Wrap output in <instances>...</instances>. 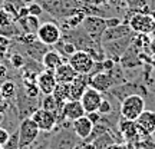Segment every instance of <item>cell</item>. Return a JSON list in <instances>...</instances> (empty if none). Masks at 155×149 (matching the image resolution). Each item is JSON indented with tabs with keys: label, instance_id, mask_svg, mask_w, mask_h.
Instances as JSON below:
<instances>
[{
	"label": "cell",
	"instance_id": "cell-37",
	"mask_svg": "<svg viewBox=\"0 0 155 149\" xmlns=\"http://www.w3.org/2000/svg\"><path fill=\"white\" fill-rule=\"evenodd\" d=\"M3 102V96H2V93H0V103Z\"/></svg>",
	"mask_w": 155,
	"mask_h": 149
},
{
	"label": "cell",
	"instance_id": "cell-31",
	"mask_svg": "<svg viewBox=\"0 0 155 149\" xmlns=\"http://www.w3.org/2000/svg\"><path fill=\"white\" fill-rule=\"evenodd\" d=\"M9 138H10V133H9V131H7V129H5L3 126H0V146H3V145L9 141Z\"/></svg>",
	"mask_w": 155,
	"mask_h": 149
},
{
	"label": "cell",
	"instance_id": "cell-34",
	"mask_svg": "<svg viewBox=\"0 0 155 149\" xmlns=\"http://www.w3.org/2000/svg\"><path fill=\"white\" fill-rule=\"evenodd\" d=\"M20 2H22V5H26V6H28V5H30V3H33L35 0H20Z\"/></svg>",
	"mask_w": 155,
	"mask_h": 149
},
{
	"label": "cell",
	"instance_id": "cell-6",
	"mask_svg": "<svg viewBox=\"0 0 155 149\" xmlns=\"http://www.w3.org/2000/svg\"><path fill=\"white\" fill-rule=\"evenodd\" d=\"M127 23L132 32L139 34H150L155 30V20L150 13H132Z\"/></svg>",
	"mask_w": 155,
	"mask_h": 149
},
{
	"label": "cell",
	"instance_id": "cell-16",
	"mask_svg": "<svg viewBox=\"0 0 155 149\" xmlns=\"http://www.w3.org/2000/svg\"><path fill=\"white\" fill-rule=\"evenodd\" d=\"M42 66L48 70H55L58 66H61L62 63H65V57L58 52V50H48L43 56H42Z\"/></svg>",
	"mask_w": 155,
	"mask_h": 149
},
{
	"label": "cell",
	"instance_id": "cell-32",
	"mask_svg": "<svg viewBox=\"0 0 155 149\" xmlns=\"http://www.w3.org/2000/svg\"><path fill=\"white\" fill-rule=\"evenodd\" d=\"M108 2L109 0H89V3L94 6H102V5H105V3H108Z\"/></svg>",
	"mask_w": 155,
	"mask_h": 149
},
{
	"label": "cell",
	"instance_id": "cell-23",
	"mask_svg": "<svg viewBox=\"0 0 155 149\" xmlns=\"http://www.w3.org/2000/svg\"><path fill=\"white\" fill-rule=\"evenodd\" d=\"M9 59H10L12 66L15 67V69H17V70H20V69L26 65V57H25L22 53H19V52H16V53H12Z\"/></svg>",
	"mask_w": 155,
	"mask_h": 149
},
{
	"label": "cell",
	"instance_id": "cell-19",
	"mask_svg": "<svg viewBox=\"0 0 155 149\" xmlns=\"http://www.w3.org/2000/svg\"><path fill=\"white\" fill-rule=\"evenodd\" d=\"M45 98L42 99V102H40V108L42 109H45V111H49V112H53V113H56V116L61 115V111H62V106L58 100L55 99V96L53 95H43Z\"/></svg>",
	"mask_w": 155,
	"mask_h": 149
},
{
	"label": "cell",
	"instance_id": "cell-2",
	"mask_svg": "<svg viewBox=\"0 0 155 149\" xmlns=\"http://www.w3.org/2000/svg\"><path fill=\"white\" fill-rule=\"evenodd\" d=\"M121 118L128 121H137L142 112L145 111V99L137 93H132L121 100Z\"/></svg>",
	"mask_w": 155,
	"mask_h": 149
},
{
	"label": "cell",
	"instance_id": "cell-36",
	"mask_svg": "<svg viewBox=\"0 0 155 149\" xmlns=\"http://www.w3.org/2000/svg\"><path fill=\"white\" fill-rule=\"evenodd\" d=\"M150 15H151V16H152V19H154V20H155V10H152V11H151V13H150Z\"/></svg>",
	"mask_w": 155,
	"mask_h": 149
},
{
	"label": "cell",
	"instance_id": "cell-15",
	"mask_svg": "<svg viewBox=\"0 0 155 149\" xmlns=\"http://www.w3.org/2000/svg\"><path fill=\"white\" fill-rule=\"evenodd\" d=\"M53 73H55L56 82L58 83H66V85L72 83L78 76V73L73 70L72 66H71L68 62H65V63H62L61 66L56 67L55 70H53Z\"/></svg>",
	"mask_w": 155,
	"mask_h": 149
},
{
	"label": "cell",
	"instance_id": "cell-8",
	"mask_svg": "<svg viewBox=\"0 0 155 149\" xmlns=\"http://www.w3.org/2000/svg\"><path fill=\"white\" fill-rule=\"evenodd\" d=\"M79 100H81V103H82L83 109H85L86 113L88 112H95V111H98L101 102L104 100V93H101L99 90L88 86V88L85 89V92L82 93Z\"/></svg>",
	"mask_w": 155,
	"mask_h": 149
},
{
	"label": "cell",
	"instance_id": "cell-13",
	"mask_svg": "<svg viewBox=\"0 0 155 149\" xmlns=\"http://www.w3.org/2000/svg\"><path fill=\"white\" fill-rule=\"evenodd\" d=\"M89 86L99 90L101 93H106L108 90L114 88V82L109 72H98L89 77Z\"/></svg>",
	"mask_w": 155,
	"mask_h": 149
},
{
	"label": "cell",
	"instance_id": "cell-4",
	"mask_svg": "<svg viewBox=\"0 0 155 149\" xmlns=\"http://www.w3.org/2000/svg\"><path fill=\"white\" fill-rule=\"evenodd\" d=\"M81 28L89 37L92 39L96 43H101V37L104 32L106 30V23L105 17L95 16V15H88L85 16V19L81 23Z\"/></svg>",
	"mask_w": 155,
	"mask_h": 149
},
{
	"label": "cell",
	"instance_id": "cell-17",
	"mask_svg": "<svg viewBox=\"0 0 155 149\" xmlns=\"http://www.w3.org/2000/svg\"><path fill=\"white\" fill-rule=\"evenodd\" d=\"M119 128H121L124 139H128V141H131L134 138H138V135H141L135 121H128V119L122 118V121L119 122Z\"/></svg>",
	"mask_w": 155,
	"mask_h": 149
},
{
	"label": "cell",
	"instance_id": "cell-38",
	"mask_svg": "<svg viewBox=\"0 0 155 149\" xmlns=\"http://www.w3.org/2000/svg\"><path fill=\"white\" fill-rule=\"evenodd\" d=\"M2 121H3V115L0 113V123H2Z\"/></svg>",
	"mask_w": 155,
	"mask_h": 149
},
{
	"label": "cell",
	"instance_id": "cell-25",
	"mask_svg": "<svg viewBox=\"0 0 155 149\" xmlns=\"http://www.w3.org/2000/svg\"><path fill=\"white\" fill-rule=\"evenodd\" d=\"M98 112H99L102 116H108L112 112V103L108 99H105V98H104V100L101 102L99 108H98Z\"/></svg>",
	"mask_w": 155,
	"mask_h": 149
},
{
	"label": "cell",
	"instance_id": "cell-35",
	"mask_svg": "<svg viewBox=\"0 0 155 149\" xmlns=\"http://www.w3.org/2000/svg\"><path fill=\"white\" fill-rule=\"evenodd\" d=\"M151 138H152V139H154V141H155V129H154V131H152V132H151Z\"/></svg>",
	"mask_w": 155,
	"mask_h": 149
},
{
	"label": "cell",
	"instance_id": "cell-5",
	"mask_svg": "<svg viewBox=\"0 0 155 149\" xmlns=\"http://www.w3.org/2000/svg\"><path fill=\"white\" fill-rule=\"evenodd\" d=\"M36 37L45 46H55L62 37V30L56 22H43L36 32Z\"/></svg>",
	"mask_w": 155,
	"mask_h": 149
},
{
	"label": "cell",
	"instance_id": "cell-10",
	"mask_svg": "<svg viewBox=\"0 0 155 149\" xmlns=\"http://www.w3.org/2000/svg\"><path fill=\"white\" fill-rule=\"evenodd\" d=\"M85 109H83L82 103L81 100H73V99H69L66 100L63 106H62V111H61V116H63V119H66L69 122H73L85 116Z\"/></svg>",
	"mask_w": 155,
	"mask_h": 149
},
{
	"label": "cell",
	"instance_id": "cell-24",
	"mask_svg": "<svg viewBox=\"0 0 155 149\" xmlns=\"http://www.w3.org/2000/svg\"><path fill=\"white\" fill-rule=\"evenodd\" d=\"M2 148L3 149H19V135H17V131L15 133H12L9 141Z\"/></svg>",
	"mask_w": 155,
	"mask_h": 149
},
{
	"label": "cell",
	"instance_id": "cell-9",
	"mask_svg": "<svg viewBox=\"0 0 155 149\" xmlns=\"http://www.w3.org/2000/svg\"><path fill=\"white\" fill-rule=\"evenodd\" d=\"M36 85H38V88H39V90H40L42 95H52L53 93L56 85H58L53 70L43 69V70L38 75V77H36Z\"/></svg>",
	"mask_w": 155,
	"mask_h": 149
},
{
	"label": "cell",
	"instance_id": "cell-33",
	"mask_svg": "<svg viewBox=\"0 0 155 149\" xmlns=\"http://www.w3.org/2000/svg\"><path fill=\"white\" fill-rule=\"evenodd\" d=\"M6 73H7V67L0 63V79H3L6 76Z\"/></svg>",
	"mask_w": 155,
	"mask_h": 149
},
{
	"label": "cell",
	"instance_id": "cell-30",
	"mask_svg": "<svg viewBox=\"0 0 155 149\" xmlns=\"http://www.w3.org/2000/svg\"><path fill=\"white\" fill-rule=\"evenodd\" d=\"M105 23H106V29L108 28H116L122 23V20L119 17H105Z\"/></svg>",
	"mask_w": 155,
	"mask_h": 149
},
{
	"label": "cell",
	"instance_id": "cell-18",
	"mask_svg": "<svg viewBox=\"0 0 155 149\" xmlns=\"http://www.w3.org/2000/svg\"><path fill=\"white\" fill-rule=\"evenodd\" d=\"M16 22H19V24H20V28L23 29L25 33H36L39 26H40L39 17L30 16V15L26 17H23V19H17Z\"/></svg>",
	"mask_w": 155,
	"mask_h": 149
},
{
	"label": "cell",
	"instance_id": "cell-7",
	"mask_svg": "<svg viewBox=\"0 0 155 149\" xmlns=\"http://www.w3.org/2000/svg\"><path fill=\"white\" fill-rule=\"evenodd\" d=\"M32 121L36 123L40 132H52L58 126V116L53 112L45 111L42 108H39L30 115Z\"/></svg>",
	"mask_w": 155,
	"mask_h": 149
},
{
	"label": "cell",
	"instance_id": "cell-21",
	"mask_svg": "<svg viewBox=\"0 0 155 149\" xmlns=\"http://www.w3.org/2000/svg\"><path fill=\"white\" fill-rule=\"evenodd\" d=\"M125 3L132 13H150L148 0H125Z\"/></svg>",
	"mask_w": 155,
	"mask_h": 149
},
{
	"label": "cell",
	"instance_id": "cell-26",
	"mask_svg": "<svg viewBox=\"0 0 155 149\" xmlns=\"http://www.w3.org/2000/svg\"><path fill=\"white\" fill-rule=\"evenodd\" d=\"M28 10H29V15L30 16H36V17H40L43 15V9H42V6L33 2V3H30L28 5Z\"/></svg>",
	"mask_w": 155,
	"mask_h": 149
},
{
	"label": "cell",
	"instance_id": "cell-20",
	"mask_svg": "<svg viewBox=\"0 0 155 149\" xmlns=\"http://www.w3.org/2000/svg\"><path fill=\"white\" fill-rule=\"evenodd\" d=\"M0 93L3 96V99L10 100L13 99L17 93V86L13 80H5V82L0 85Z\"/></svg>",
	"mask_w": 155,
	"mask_h": 149
},
{
	"label": "cell",
	"instance_id": "cell-12",
	"mask_svg": "<svg viewBox=\"0 0 155 149\" xmlns=\"http://www.w3.org/2000/svg\"><path fill=\"white\" fill-rule=\"evenodd\" d=\"M129 34H132V30L128 26V23H121L119 26L116 28H108L104 32L102 37H101V44L109 43V42H114V40H118V39L127 37Z\"/></svg>",
	"mask_w": 155,
	"mask_h": 149
},
{
	"label": "cell",
	"instance_id": "cell-29",
	"mask_svg": "<svg viewBox=\"0 0 155 149\" xmlns=\"http://www.w3.org/2000/svg\"><path fill=\"white\" fill-rule=\"evenodd\" d=\"M86 115V118H88L89 121L92 122L94 125H98L101 122V119H102V115H101L98 111H95V112H88V113H85Z\"/></svg>",
	"mask_w": 155,
	"mask_h": 149
},
{
	"label": "cell",
	"instance_id": "cell-22",
	"mask_svg": "<svg viewBox=\"0 0 155 149\" xmlns=\"http://www.w3.org/2000/svg\"><path fill=\"white\" fill-rule=\"evenodd\" d=\"M23 93L26 95L28 98H32V99H38L39 95H40V90H39L38 85H36V80H28V79H23Z\"/></svg>",
	"mask_w": 155,
	"mask_h": 149
},
{
	"label": "cell",
	"instance_id": "cell-14",
	"mask_svg": "<svg viewBox=\"0 0 155 149\" xmlns=\"http://www.w3.org/2000/svg\"><path fill=\"white\" fill-rule=\"evenodd\" d=\"M135 123H137L141 135H144V136L151 135V132L155 129V112L147 111V109H145V111L137 118Z\"/></svg>",
	"mask_w": 155,
	"mask_h": 149
},
{
	"label": "cell",
	"instance_id": "cell-11",
	"mask_svg": "<svg viewBox=\"0 0 155 149\" xmlns=\"http://www.w3.org/2000/svg\"><path fill=\"white\" fill-rule=\"evenodd\" d=\"M94 128L95 125L86 118V115L72 122V132L81 141H88L91 138L92 132H94Z\"/></svg>",
	"mask_w": 155,
	"mask_h": 149
},
{
	"label": "cell",
	"instance_id": "cell-28",
	"mask_svg": "<svg viewBox=\"0 0 155 149\" xmlns=\"http://www.w3.org/2000/svg\"><path fill=\"white\" fill-rule=\"evenodd\" d=\"M12 16L6 10L0 9V28L2 26H10L12 24Z\"/></svg>",
	"mask_w": 155,
	"mask_h": 149
},
{
	"label": "cell",
	"instance_id": "cell-3",
	"mask_svg": "<svg viewBox=\"0 0 155 149\" xmlns=\"http://www.w3.org/2000/svg\"><path fill=\"white\" fill-rule=\"evenodd\" d=\"M68 63L78 75H91L94 72V67L96 66V62L85 50H76L72 56L68 57Z\"/></svg>",
	"mask_w": 155,
	"mask_h": 149
},
{
	"label": "cell",
	"instance_id": "cell-27",
	"mask_svg": "<svg viewBox=\"0 0 155 149\" xmlns=\"http://www.w3.org/2000/svg\"><path fill=\"white\" fill-rule=\"evenodd\" d=\"M17 40L22 44H30V43H33V42H36L38 37H36V33H23L17 37Z\"/></svg>",
	"mask_w": 155,
	"mask_h": 149
},
{
	"label": "cell",
	"instance_id": "cell-1",
	"mask_svg": "<svg viewBox=\"0 0 155 149\" xmlns=\"http://www.w3.org/2000/svg\"><path fill=\"white\" fill-rule=\"evenodd\" d=\"M39 128L32 121V118H23L22 122L17 128V135H19V149H29L36 142L39 138Z\"/></svg>",
	"mask_w": 155,
	"mask_h": 149
}]
</instances>
